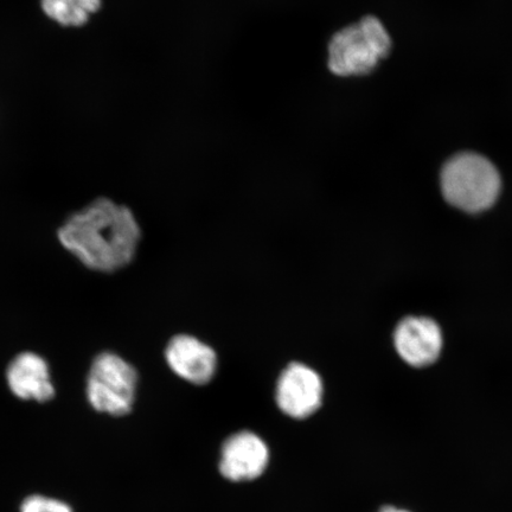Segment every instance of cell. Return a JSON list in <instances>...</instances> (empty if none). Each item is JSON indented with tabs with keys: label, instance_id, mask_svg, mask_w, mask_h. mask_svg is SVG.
I'll return each instance as SVG.
<instances>
[{
	"label": "cell",
	"instance_id": "cell-1",
	"mask_svg": "<svg viewBox=\"0 0 512 512\" xmlns=\"http://www.w3.org/2000/svg\"><path fill=\"white\" fill-rule=\"evenodd\" d=\"M57 239L88 270L113 273L133 261L142 229L130 208L101 197L68 216Z\"/></svg>",
	"mask_w": 512,
	"mask_h": 512
},
{
	"label": "cell",
	"instance_id": "cell-2",
	"mask_svg": "<svg viewBox=\"0 0 512 512\" xmlns=\"http://www.w3.org/2000/svg\"><path fill=\"white\" fill-rule=\"evenodd\" d=\"M501 187L496 166L477 153L454 156L441 172V191L445 200L467 213H480L494 206Z\"/></svg>",
	"mask_w": 512,
	"mask_h": 512
},
{
	"label": "cell",
	"instance_id": "cell-3",
	"mask_svg": "<svg viewBox=\"0 0 512 512\" xmlns=\"http://www.w3.org/2000/svg\"><path fill=\"white\" fill-rule=\"evenodd\" d=\"M139 376L136 368L112 351L93 358L86 377V398L95 412L125 416L132 412L137 398Z\"/></svg>",
	"mask_w": 512,
	"mask_h": 512
},
{
	"label": "cell",
	"instance_id": "cell-4",
	"mask_svg": "<svg viewBox=\"0 0 512 512\" xmlns=\"http://www.w3.org/2000/svg\"><path fill=\"white\" fill-rule=\"evenodd\" d=\"M390 47L392 42L380 19L364 17L332 37L329 68L338 76L368 74L388 55Z\"/></svg>",
	"mask_w": 512,
	"mask_h": 512
},
{
	"label": "cell",
	"instance_id": "cell-5",
	"mask_svg": "<svg viewBox=\"0 0 512 512\" xmlns=\"http://www.w3.org/2000/svg\"><path fill=\"white\" fill-rule=\"evenodd\" d=\"M323 395V382L316 371L303 363H292L279 377L275 399L286 415L306 419L322 406Z\"/></svg>",
	"mask_w": 512,
	"mask_h": 512
},
{
	"label": "cell",
	"instance_id": "cell-6",
	"mask_svg": "<svg viewBox=\"0 0 512 512\" xmlns=\"http://www.w3.org/2000/svg\"><path fill=\"white\" fill-rule=\"evenodd\" d=\"M5 380L10 392L19 400L46 403L56 395L49 363L34 351L19 352L12 358Z\"/></svg>",
	"mask_w": 512,
	"mask_h": 512
},
{
	"label": "cell",
	"instance_id": "cell-7",
	"mask_svg": "<svg viewBox=\"0 0 512 512\" xmlns=\"http://www.w3.org/2000/svg\"><path fill=\"white\" fill-rule=\"evenodd\" d=\"M396 351L403 361L415 368L431 366L443 349L439 325L426 317H407L394 332Z\"/></svg>",
	"mask_w": 512,
	"mask_h": 512
},
{
	"label": "cell",
	"instance_id": "cell-8",
	"mask_svg": "<svg viewBox=\"0 0 512 512\" xmlns=\"http://www.w3.org/2000/svg\"><path fill=\"white\" fill-rule=\"evenodd\" d=\"M221 456L222 476L232 482H245L264 473L270 451L259 435L245 431L232 435L224 443Z\"/></svg>",
	"mask_w": 512,
	"mask_h": 512
},
{
	"label": "cell",
	"instance_id": "cell-9",
	"mask_svg": "<svg viewBox=\"0 0 512 512\" xmlns=\"http://www.w3.org/2000/svg\"><path fill=\"white\" fill-rule=\"evenodd\" d=\"M165 360L177 376L196 386L209 383L216 373L215 351L192 336L172 338L165 349Z\"/></svg>",
	"mask_w": 512,
	"mask_h": 512
},
{
	"label": "cell",
	"instance_id": "cell-10",
	"mask_svg": "<svg viewBox=\"0 0 512 512\" xmlns=\"http://www.w3.org/2000/svg\"><path fill=\"white\" fill-rule=\"evenodd\" d=\"M41 8L61 27L80 28L100 10L101 0H41Z\"/></svg>",
	"mask_w": 512,
	"mask_h": 512
},
{
	"label": "cell",
	"instance_id": "cell-11",
	"mask_svg": "<svg viewBox=\"0 0 512 512\" xmlns=\"http://www.w3.org/2000/svg\"><path fill=\"white\" fill-rule=\"evenodd\" d=\"M21 512H74L67 502L54 497L31 495L21 504Z\"/></svg>",
	"mask_w": 512,
	"mask_h": 512
},
{
	"label": "cell",
	"instance_id": "cell-12",
	"mask_svg": "<svg viewBox=\"0 0 512 512\" xmlns=\"http://www.w3.org/2000/svg\"><path fill=\"white\" fill-rule=\"evenodd\" d=\"M380 512H411V511H408L405 509L394 508V507H384L383 509L380 510Z\"/></svg>",
	"mask_w": 512,
	"mask_h": 512
}]
</instances>
